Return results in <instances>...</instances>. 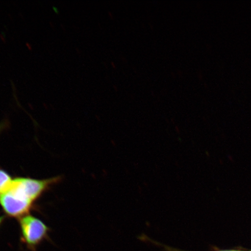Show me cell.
I'll return each instance as SVG.
<instances>
[{
	"mask_svg": "<svg viewBox=\"0 0 251 251\" xmlns=\"http://www.w3.org/2000/svg\"><path fill=\"white\" fill-rule=\"evenodd\" d=\"M59 177L39 180L17 177L5 192L0 194V206L6 215L20 219L29 214L33 204Z\"/></svg>",
	"mask_w": 251,
	"mask_h": 251,
	"instance_id": "cell-1",
	"label": "cell"
},
{
	"mask_svg": "<svg viewBox=\"0 0 251 251\" xmlns=\"http://www.w3.org/2000/svg\"><path fill=\"white\" fill-rule=\"evenodd\" d=\"M18 221L22 243L28 250L36 251L37 247L49 238L50 228L40 219L29 214Z\"/></svg>",
	"mask_w": 251,
	"mask_h": 251,
	"instance_id": "cell-2",
	"label": "cell"
},
{
	"mask_svg": "<svg viewBox=\"0 0 251 251\" xmlns=\"http://www.w3.org/2000/svg\"><path fill=\"white\" fill-rule=\"evenodd\" d=\"M13 178L3 169H0V194L5 192L10 187Z\"/></svg>",
	"mask_w": 251,
	"mask_h": 251,
	"instance_id": "cell-3",
	"label": "cell"
},
{
	"mask_svg": "<svg viewBox=\"0 0 251 251\" xmlns=\"http://www.w3.org/2000/svg\"><path fill=\"white\" fill-rule=\"evenodd\" d=\"M9 126V122L8 121H4L0 123V133L1 132L2 130L5 129Z\"/></svg>",
	"mask_w": 251,
	"mask_h": 251,
	"instance_id": "cell-4",
	"label": "cell"
},
{
	"mask_svg": "<svg viewBox=\"0 0 251 251\" xmlns=\"http://www.w3.org/2000/svg\"><path fill=\"white\" fill-rule=\"evenodd\" d=\"M4 220H5L4 216H0V226H1V225L2 224V223L4 222Z\"/></svg>",
	"mask_w": 251,
	"mask_h": 251,
	"instance_id": "cell-5",
	"label": "cell"
}]
</instances>
